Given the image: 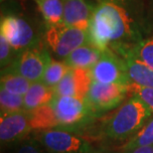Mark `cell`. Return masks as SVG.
<instances>
[{
    "mask_svg": "<svg viewBox=\"0 0 153 153\" xmlns=\"http://www.w3.org/2000/svg\"><path fill=\"white\" fill-rule=\"evenodd\" d=\"M149 145H153V117L149 118L141 129L130 139H128V141L124 145L121 146V149L123 151H126L140 147V146Z\"/></svg>",
    "mask_w": 153,
    "mask_h": 153,
    "instance_id": "obj_18",
    "label": "cell"
},
{
    "mask_svg": "<svg viewBox=\"0 0 153 153\" xmlns=\"http://www.w3.org/2000/svg\"><path fill=\"white\" fill-rule=\"evenodd\" d=\"M91 153H106V152H102V151H93L91 150Z\"/></svg>",
    "mask_w": 153,
    "mask_h": 153,
    "instance_id": "obj_27",
    "label": "cell"
},
{
    "mask_svg": "<svg viewBox=\"0 0 153 153\" xmlns=\"http://www.w3.org/2000/svg\"><path fill=\"white\" fill-rule=\"evenodd\" d=\"M52 58L46 48L40 45L27 49L16 57L14 62L2 72H12L30 82H42L45 71Z\"/></svg>",
    "mask_w": 153,
    "mask_h": 153,
    "instance_id": "obj_7",
    "label": "cell"
},
{
    "mask_svg": "<svg viewBox=\"0 0 153 153\" xmlns=\"http://www.w3.org/2000/svg\"><path fill=\"white\" fill-rule=\"evenodd\" d=\"M23 97L24 111L31 112L50 102L56 97V91L43 82H35Z\"/></svg>",
    "mask_w": 153,
    "mask_h": 153,
    "instance_id": "obj_14",
    "label": "cell"
},
{
    "mask_svg": "<svg viewBox=\"0 0 153 153\" xmlns=\"http://www.w3.org/2000/svg\"><path fill=\"white\" fill-rule=\"evenodd\" d=\"M88 43L100 51L136 39L135 24L124 6L114 3L96 5L88 29ZM137 43V40H135Z\"/></svg>",
    "mask_w": 153,
    "mask_h": 153,
    "instance_id": "obj_1",
    "label": "cell"
},
{
    "mask_svg": "<svg viewBox=\"0 0 153 153\" xmlns=\"http://www.w3.org/2000/svg\"><path fill=\"white\" fill-rule=\"evenodd\" d=\"M47 26L64 22L65 0H35Z\"/></svg>",
    "mask_w": 153,
    "mask_h": 153,
    "instance_id": "obj_16",
    "label": "cell"
},
{
    "mask_svg": "<svg viewBox=\"0 0 153 153\" xmlns=\"http://www.w3.org/2000/svg\"><path fill=\"white\" fill-rule=\"evenodd\" d=\"M128 94L138 97L146 105L150 108L153 114V88L141 87L134 82H130L128 85Z\"/></svg>",
    "mask_w": 153,
    "mask_h": 153,
    "instance_id": "obj_22",
    "label": "cell"
},
{
    "mask_svg": "<svg viewBox=\"0 0 153 153\" xmlns=\"http://www.w3.org/2000/svg\"><path fill=\"white\" fill-rule=\"evenodd\" d=\"M70 69L71 68L66 65L64 61L61 62V61L52 59L46 69L42 82L49 87L56 88V85L62 81V79L69 72Z\"/></svg>",
    "mask_w": 153,
    "mask_h": 153,
    "instance_id": "obj_19",
    "label": "cell"
},
{
    "mask_svg": "<svg viewBox=\"0 0 153 153\" xmlns=\"http://www.w3.org/2000/svg\"><path fill=\"white\" fill-rule=\"evenodd\" d=\"M44 39L57 57L65 59L76 48L88 43V32L65 23L47 26Z\"/></svg>",
    "mask_w": 153,
    "mask_h": 153,
    "instance_id": "obj_5",
    "label": "cell"
},
{
    "mask_svg": "<svg viewBox=\"0 0 153 153\" xmlns=\"http://www.w3.org/2000/svg\"><path fill=\"white\" fill-rule=\"evenodd\" d=\"M39 140L50 153H91L93 150L84 137L60 128L42 130Z\"/></svg>",
    "mask_w": 153,
    "mask_h": 153,
    "instance_id": "obj_8",
    "label": "cell"
},
{
    "mask_svg": "<svg viewBox=\"0 0 153 153\" xmlns=\"http://www.w3.org/2000/svg\"><path fill=\"white\" fill-rule=\"evenodd\" d=\"M93 81L103 84H119L128 85V78L123 59L111 49L102 52V56L94 67L90 69Z\"/></svg>",
    "mask_w": 153,
    "mask_h": 153,
    "instance_id": "obj_9",
    "label": "cell"
},
{
    "mask_svg": "<svg viewBox=\"0 0 153 153\" xmlns=\"http://www.w3.org/2000/svg\"><path fill=\"white\" fill-rule=\"evenodd\" d=\"M13 48L11 47L10 43L7 41L4 36L0 34V62H1V69H6L9 67L16 58L13 57L14 54Z\"/></svg>",
    "mask_w": 153,
    "mask_h": 153,
    "instance_id": "obj_23",
    "label": "cell"
},
{
    "mask_svg": "<svg viewBox=\"0 0 153 153\" xmlns=\"http://www.w3.org/2000/svg\"><path fill=\"white\" fill-rule=\"evenodd\" d=\"M16 153H42L39 146L33 141L25 142L17 148Z\"/></svg>",
    "mask_w": 153,
    "mask_h": 153,
    "instance_id": "obj_24",
    "label": "cell"
},
{
    "mask_svg": "<svg viewBox=\"0 0 153 153\" xmlns=\"http://www.w3.org/2000/svg\"><path fill=\"white\" fill-rule=\"evenodd\" d=\"M0 34L10 43L16 53H22L27 49L40 45L38 33L28 20L16 15L2 17Z\"/></svg>",
    "mask_w": 153,
    "mask_h": 153,
    "instance_id": "obj_6",
    "label": "cell"
},
{
    "mask_svg": "<svg viewBox=\"0 0 153 153\" xmlns=\"http://www.w3.org/2000/svg\"><path fill=\"white\" fill-rule=\"evenodd\" d=\"M127 96H129L128 85L93 81L85 100L91 114L97 119L111 109L120 106Z\"/></svg>",
    "mask_w": 153,
    "mask_h": 153,
    "instance_id": "obj_4",
    "label": "cell"
},
{
    "mask_svg": "<svg viewBox=\"0 0 153 153\" xmlns=\"http://www.w3.org/2000/svg\"><path fill=\"white\" fill-rule=\"evenodd\" d=\"M96 120L91 114L85 100L74 97L56 96L50 102L31 111L32 129L53 128L76 132Z\"/></svg>",
    "mask_w": 153,
    "mask_h": 153,
    "instance_id": "obj_2",
    "label": "cell"
},
{
    "mask_svg": "<svg viewBox=\"0 0 153 153\" xmlns=\"http://www.w3.org/2000/svg\"><path fill=\"white\" fill-rule=\"evenodd\" d=\"M131 45L132 44H121L111 49L123 59L130 82L141 87L153 88V69L132 53Z\"/></svg>",
    "mask_w": 153,
    "mask_h": 153,
    "instance_id": "obj_10",
    "label": "cell"
},
{
    "mask_svg": "<svg viewBox=\"0 0 153 153\" xmlns=\"http://www.w3.org/2000/svg\"><path fill=\"white\" fill-rule=\"evenodd\" d=\"M31 112L21 111L13 114H1L0 117V139L2 143L21 140L32 130Z\"/></svg>",
    "mask_w": 153,
    "mask_h": 153,
    "instance_id": "obj_12",
    "label": "cell"
},
{
    "mask_svg": "<svg viewBox=\"0 0 153 153\" xmlns=\"http://www.w3.org/2000/svg\"><path fill=\"white\" fill-rule=\"evenodd\" d=\"M0 84H1V88H4L12 94L24 96L31 87L32 82L15 73L2 72Z\"/></svg>",
    "mask_w": 153,
    "mask_h": 153,
    "instance_id": "obj_17",
    "label": "cell"
},
{
    "mask_svg": "<svg viewBox=\"0 0 153 153\" xmlns=\"http://www.w3.org/2000/svg\"><path fill=\"white\" fill-rule=\"evenodd\" d=\"M97 2L100 3H114V4H118V5H126L130 0H97Z\"/></svg>",
    "mask_w": 153,
    "mask_h": 153,
    "instance_id": "obj_26",
    "label": "cell"
},
{
    "mask_svg": "<svg viewBox=\"0 0 153 153\" xmlns=\"http://www.w3.org/2000/svg\"><path fill=\"white\" fill-rule=\"evenodd\" d=\"M102 56V51L87 43L73 51L64 59V62L70 68L91 69L99 62Z\"/></svg>",
    "mask_w": 153,
    "mask_h": 153,
    "instance_id": "obj_15",
    "label": "cell"
},
{
    "mask_svg": "<svg viewBox=\"0 0 153 153\" xmlns=\"http://www.w3.org/2000/svg\"><path fill=\"white\" fill-rule=\"evenodd\" d=\"M0 108H1V114H13V112L24 111V97L20 94H12L4 88H1L0 90Z\"/></svg>",
    "mask_w": 153,
    "mask_h": 153,
    "instance_id": "obj_20",
    "label": "cell"
},
{
    "mask_svg": "<svg viewBox=\"0 0 153 153\" xmlns=\"http://www.w3.org/2000/svg\"><path fill=\"white\" fill-rule=\"evenodd\" d=\"M123 153H153V145L149 146H140V147L130 149V150L123 151Z\"/></svg>",
    "mask_w": 153,
    "mask_h": 153,
    "instance_id": "obj_25",
    "label": "cell"
},
{
    "mask_svg": "<svg viewBox=\"0 0 153 153\" xmlns=\"http://www.w3.org/2000/svg\"><path fill=\"white\" fill-rule=\"evenodd\" d=\"M152 114L150 108L138 97L131 96L114 114L105 116L99 126L100 135L114 141L130 139L141 129Z\"/></svg>",
    "mask_w": 153,
    "mask_h": 153,
    "instance_id": "obj_3",
    "label": "cell"
},
{
    "mask_svg": "<svg viewBox=\"0 0 153 153\" xmlns=\"http://www.w3.org/2000/svg\"><path fill=\"white\" fill-rule=\"evenodd\" d=\"M96 5L87 0H65L64 23L69 26L88 31Z\"/></svg>",
    "mask_w": 153,
    "mask_h": 153,
    "instance_id": "obj_13",
    "label": "cell"
},
{
    "mask_svg": "<svg viewBox=\"0 0 153 153\" xmlns=\"http://www.w3.org/2000/svg\"><path fill=\"white\" fill-rule=\"evenodd\" d=\"M93 82L90 69L71 68L56 85V96L74 97L85 100Z\"/></svg>",
    "mask_w": 153,
    "mask_h": 153,
    "instance_id": "obj_11",
    "label": "cell"
},
{
    "mask_svg": "<svg viewBox=\"0 0 153 153\" xmlns=\"http://www.w3.org/2000/svg\"><path fill=\"white\" fill-rule=\"evenodd\" d=\"M131 51L139 60L153 69V35L132 44Z\"/></svg>",
    "mask_w": 153,
    "mask_h": 153,
    "instance_id": "obj_21",
    "label": "cell"
}]
</instances>
